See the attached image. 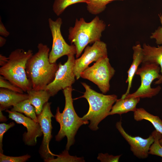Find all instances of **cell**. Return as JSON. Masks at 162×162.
Masks as SVG:
<instances>
[{
  "instance_id": "cell-1",
  "label": "cell",
  "mask_w": 162,
  "mask_h": 162,
  "mask_svg": "<svg viewBox=\"0 0 162 162\" xmlns=\"http://www.w3.org/2000/svg\"><path fill=\"white\" fill-rule=\"evenodd\" d=\"M37 47L38 51L27 61L26 72L32 89L44 90L54 80L58 64L50 62V48L47 45L40 43Z\"/></svg>"
},
{
  "instance_id": "cell-2",
  "label": "cell",
  "mask_w": 162,
  "mask_h": 162,
  "mask_svg": "<svg viewBox=\"0 0 162 162\" xmlns=\"http://www.w3.org/2000/svg\"><path fill=\"white\" fill-rule=\"evenodd\" d=\"M65 97V106L62 112L58 107L54 117L60 125V129L55 136L56 140L59 141L66 136L67 142L66 149L68 150L75 142V136L80 127L82 125L89 123L80 117L76 113L73 104L72 98V86L67 87L63 90Z\"/></svg>"
},
{
  "instance_id": "cell-3",
  "label": "cell",
  "mask_w": 162,
  "mask_h": 162,
  "mask_svg": "<svg viewBox=\"0 0 162 162\" xmlns=\"http://www.w3.org/2000/svg\"><path fill=\"white\" fill-rule=\"evenodd\" d=\"M106 27L104 22L97 16L89 22L83 18L76 19L74 26L68 29V39L76 47V58L80 57L88 44L100 40Z\"/></svg>"
},
{
  "instance_id": "cell-4",
  "label": "cell",
  "mask_w": 162,
  "mask_h": 162,
  "mask_svg": "<svg viewBox=\"0 0 162 162\" xmlns=\"http://www.w3.org/2000/svg\"><path fill=\"white\" fill-rule=\"evenodd\" d=\"M85 91L82 96L77 98H84L89 104L87 113L82 118L85 121H90L88 127L92 130L99 128L98 125L101 121L109 116L113 104L116 102L117 96L114 94L105 95L92 89L86 83L81 82Z\"/></svg>"
},
{
  "instance_id": "cell-5",
  "label": "cell",
  "mask_w": 162,
  "mask_h": 162,
  "mask_svg": "<svg viewBox=\"0 0 162 162\" xmlns=\"http://www.w3.org/2000/svg\"><path fill=\"white\" fill-rule=\"evenodd\" d=\"M33 55L32 50L17 49L12 51L7 62L0 68V74L24 92L32 89L26 72L27 61Z\"/></svg>"
},
{
  "instance_id": "cell-6",
  "label": "cell",
  "mask_w": 162,
  "mask_h": 162,
  "mask_svg": "<svg viewBox=\"0 0 162 162\" xmlns=\"http://www.w3.org/2000/svg\"><path fill=\"white\" fill-rule=\"evenodd\" d=\"M142 64L136 73V75L140 77V85L135 92L128 94L125 98H151L158 94L161 90V88L159 86L155 88L151 87L153 81L159 79L161 77L159 65L148 62L142 63Z\"/></svg>"
},
{
  "instance_id": "cell-7",
  "label": "cell",
  "mask_w": 162,
  "mask_h": 162,
  "mask_svg": "<svg viewBox=\"0 0 162 162\" xmlns=\"http://www.w3.org/2000/svg\"><path fill=\"white\" fill-rule=\"evenodd\" d=\"M115 72L107 57L100 58L87 68L81 73L80 76L96 85L103 93L106 94L110 90V81Z\"/></svg>"
},
{
  "instance_id": "cell-8",
  "label": "cell",
  "mask_w": 162,
  "mask_h": 162,
  "mask_svg": "<svg viewBox=\"0 0 162 162\" xmlns=\"http://www.w3.org/2000/svg\"><path fill=\"white\" fill-rule=\"evenodd\" d=\"M49 26L52 38V48L49 54V60L51 63L56 62L60 57L70 54H76V49L73 44H68L64 39L61 31L62 23L60 17L53 20L50 18L48 19Z\"/></svg>"
},
{
  "instance_id": "cell-9",
  "label": "cell",
  "mask_w": 162,
  "mask_h": 162,
  "mask_svg": "<svg viewBox=\"0 0 162 162\" xmlns=\"http://www.w3.org/2000/svg\"><path fill=\"white\" fill-rule=\"evenodd\" d=\"M74 54L67 56V61L63 64L60 63L53 81L46 88L51 96L56 94L61 90L72 86L75 81L74 72L75 58Z\"/></svg>"
},
{
  "instance_id": "cell-10",
  "label": "cell",
  "mask_w": 162,
  "mask_h": 162,
  "mask_svg": "<svg viewBox=\"0 0 162 162\" xmlns=\"http://www.w3.org/2000/svg\"><path fill=\"white\" fill-rule=\"evenodd\" d=\"M51 102L46 103L41 113L37 115L38 122L41 126L43 135L39 152L41 157L46 162H49L55 158L56 155L51 152L49 148L50 142L52 138L51 119L54 117L51 110Z\"/></svg>"
},
{
  "instance_id": "cell-11",
  "label": "cell",
  "mask_w": 162,
  "mask_h": 162,
  "mask_svg": "<svg viewBox=\"0 0 162 162\" xmlns=\"http://www.w3.org/2000/svg\"><path fill=\"white\" fill-rule=\"evenodd\" d=\"M107 57V45L104 42L97 41L92 46L87 45L81 56L75 60L74 72L76 79L80 77L81 73L88 67L90 63Z\"/></svg>"
},
{
  "instance_id": "cell-12",
  "label": "cell",
  "mask_w": 162,
  "mask_h": 162,
  "mask_svg": "<svg viewBox=\"0 0 162 162\" xmlns=\"http://www.w3.org/2000/svg\"><path fill=\"white\" fill-rule=\"evenodd\" d=\"M5 111L8 113L9 118L26 128L27 131L23 134L22 138L25 144L29 146L35 145L37 138L43 135L40 124L21 113L8 109Z\"/></svg>"
},
{
  "instance_id": "cell-13",
  "label": "cell",
  "mask_w": 162,
  "mask_h": 162,
  "mask_svg": "<svg viewBox=\"0 0 162 162\" xmlns=\"http://www.w3.org/2000/svg\"><path fill=\"white\" fill-rule=\"evenodd\" d=\"M116 127L130 146V150L135 156L140 159H145L148 157L150 146L154 141V136L152 133L146 139L139 136H132L125 131L121 121L116 123Z\"/></svg>"
},
{
  "instance_id": "cell-14",
  "label": "cell",
  "mask_w": 162,
  "mask_h": 162,
  "mask_svg": "<svg viewBox=\"0 0 162 162\" xmlns=\"http://www.w3.org/2000/svg\"><path fill=\"white\" fill-rule=\"evenodd\" d=\"M142 49L143 55L142 63H154L159 65L161 76L154 84H162V45L155 47L144 43Z\"/></svg>"
},
{
  "instance_id": "cell-15",
  "label": "cell",
  "mask_w": 162,
  "mask_h": 162,
  "mask_svg": "<svg viewBox=\"0 0 162 162\" xmlns=\"http://www.w3.org/2000/svg\"><path fill=\"white\" fill-rule=\"evenodd\" d=\"M132 48L133 51V61L127 71L128 77L126 81V82L128 83V88L126 92L122 95V98H124L129 94L133 78L143 60L142 49L140 44H138L134 46Z\"/></svg>"
},
{
  "instance_id": "cell-16",
  "label": "cell",
  "mask_w": 162,
  "mask_h": 162,
  "mask_svg": "<svg viewBox=\"0 0 162 162\" xmlns=\"http://www.w3.org/2000/svg\"><path fill=\"white\" fill-rule=\"evenodd\" d=\"M27 94L21 93L9 89L0 88V110L2 111L28 99Z\"/></svg>"
},
{
  "instance_id": "cell-17",
  "label": "cell",
  "mask_w": 162,
  "mask_h": 162,
  "mask_svg": "<svg viewBox=\"0 0 162 162\" xmlns=\"http://www.w3.org/2000/svg\"><path fill=\"white\" fill-rule=\"evenodd\" d=\"M139 98H121L117 99L115 104L112 106L109 115L115 114H122L130 111L134 112L136 109V106L140 101Z\"/></svg>"
},
{
  "instance_id": "cell-18",
  "label": "cell",
  "mask_w": 162,
  "mask_h": 162,
  "mask_svg": "<svg viewBox=\"0 0 162 162\" xmlns=\"http://www.w3.org/2000/svg\"><path fill=\"white\" fill-rule=\"evenodd\" d=\"M28 99L31 104L35 107L37 115L41 112L44 105L51 97L46 89L35 90L32 89L27 91Z\"/></svg>"
},
{
  "instance_id": "cell-19",
  "label": "cell",
  "mask_w": 162,
  "mask_h": 162,
  "mask_svg": "<svg viewBox=\"0 0 162 162\" xmlns=\"http://www.w3.org/2000/svg\"><path fill=\"white\" fill-rule=\"evenodd\" d=\"M134 119L137 121L145 120L150 122L155 130L162 135V121L157 116L151 114L142 108H136L134 112Z\"/></svg>"
},
{
  "instance_id": "cell-20",
  "label": "cell",
  "mask_w": 162,
  "mask_h": 162,
  "mask_svg": "<svg viewBox=\"0 0 162 162\" xmlns=\"http://www.w3.org/2000/svg\"><path fill=\"white\" fill-rule=\"evenodd\" d=\"M12 111L24 114L27 116L38 122L35 107L28 99L22 101L13 106Z\"/></svg>"
},
{
  "instance_id": "cell-21",
  "label": "cell",
  "mask_w": 162,
  "mask_h": 162,
  "mask_svg": "<svg viewBox=\"0 0 162 162\" xmlns=\"http://www.w3.org/2000/svg\"><path fill=\"white\" fill-rule=\"evenodd\" d=\"M115 0H90L89 2L87 4V10L92 14H99L105 10L107 4Z\"/></svg>"
},
{
  "instance_id": "cell-22",
  "label": "cell",
  "mask_w": 162,
  "mask_h": 162,
  "mask_svg": "<svg viewBox=\"0 0 162 162\" xmlns=\"http://www.w3.org/2000/svg\"><path fill=\"white\" fill-rule=\"evenodd\" d=\"M90 0H55L53 10L55 14L57 16L61 14L65 9L69 6L75 4L84 2L86 4Z\"/></svg>"
},
{
  "instance_id": "cell-23",
  "label": "cell",
  "mask_w": 162,
  "mask_h": 162,
  "mask_svg": "<svg viewBox=\"0 0 162 162\" xmlns=\"http://www.w3.org/2000/svg\"><path fill=\"white\" fill-rule=\"evenodd\" d=\"M152 134L154 136V141L150 146L148 153L162 157V146L159 142L160 139L162 138V135L156 130Z\"/></svg>"
},
{
  "instance_id": "cell-24",
  "label": "cell",
  "mask_w": 162,
  "mask_h": 162,
  "mask_svg": "<svg viewBox=\"0 0 162 162\" xmlns=\"http://www.w3.org/2000/svg\"><path fill=\"white\" fill-rule=\"evenodd\" d=\"M57 158L50 160L49 162H85L83 158H79L76 156L70 155L68 150L65 149L62 153L58 155H56Z\"/></svg>"
},
{
  "instance_id": "cell-25",
  "label": "cell",
  "mask_w": 162,
  "mask_h": 162,
  "mask_svg": "<svg viewBox=\"0 0 162 162\" xmlns=\"http://www.w3.org/2000/svg\"><path fill=\"white\" fill-rule=\"evenodd\" d=\"M30 158L31 156L28 154L20 156L13 157L7 156L0 153V162H25Z\"/></svg>"
},
{
  "instance_id": "cell-26",
  "label": "cell",
  "mask_w": 162,
  "mask_h": 162,
  "mask_svg": "<svg viewBox=\"0 0 162 162\" xmlns=\"http://www.w3.org/2000/svg\"><path fill=\"white\" fill-rule=\"evenodd\" d=\"M0 88L21 93H23L24 92L21 88L16 86L1 75L0 76Z\"/></svg>"
},
{
  "instance_id": "cell-27",
  "label": "cell",
  "mask_w": 162,
  "mask_h": 162,
  "mask_svg": "<svg viewBox=\"0 0 162 162\" xmlns=\"http://www.w3.org/2000/svg\"><path fill=\"white\" fill-rule=\"evenodd\" d=\"M161 26H159L155 31L151 34L150 36L151 39H154L155 43L158 45H162V15L161 14H159Z\"/></svg>"
},
{
  "instance_id": "cell-28",
  "label": "cell",
  "mask_w": 162,
  "mask_h": 162,
  "mask_svg": "<svg viewBox=\"0 0 162 162\" xmlns=\"http://www.w3.org/2000/svg\"><path fill=\"white\" fill-rule=\"evenodd\" d=\"M14 125L15 123L13 122H11L8 124L4 123L0 124V153H3L2 141L4 134Z\"/></svg>"
},
{
  "instance_id": "cell-29",
  "label": "cell",
  "mask_w": 162,
  "mask_h": 162,
  "mask_svg": "<svg viewBox=\"0 0 162 162\" xmlns=\"http://www.w3.org/2000/svg\"><path fill=\"white\" fill-rule=\"evenodd\" d=\"M122 155L113 156L110 155L108 153H99L97 157V159L101 162H118Z\"/></svg>"
},
{
  "instance_id": "cell-30",
  "label": "cell",
  "mask_w": 162,
  "mask_h": 162,
  "mask_svg": "<svg viewBox=\"0 0 162 162\" xmlns=\"http://www.w3.org/2000/svg\"><path fill=\"white\" fill-rule=\"evenodd\" d=\"M0 34L1 36L7 37L10 34L9 32L8 31L5 27L3 24L0 18Z\"/></svg>"
},
{
  "instance_id": "cell-31",
  "label": "cell",
  "mask_w": 162,
  "mask_h": 162,
  "mask_svg": "<svg viewBox=\"0 0 162 162\" xmlns=\"http://www.w3.org/2000/svg\"><path fill=\"white\" fill-rule=\"evenodd\" d=\"M8 57L4 56L2 54L0 55V65L2 66L8 61Z\"/></svg>"
},
{
  "instance_id": "cell-32",
  "label": "cell",
  "mask_w": 162,
  "mask_h": 162,
  "mask_svg": "<svg viewBox=\"0 0 162 162\" xmlns=\"http://www.w3.org/2000/svg\"><path fill=\"white\" fill-rule=\"evenodd\" d=\"M7 120V118L3 114L2 111L0 110V122H5Z\"/></svg>"
},
{
  "instance_id": "cell-33",
  "label": "cell",
  "mask_w": 162,
  "mask_h": 162,
  "mask_svg": "<svg viewBox=\"0 0 162 162\" xmlns=\"http://www.w3.org/2000/svg\"><path fill=\"white\" fill-rule=\"evenodd\" d=\"M6 40L2 36H0V46L2 47L5 44Z\"/></svg>"
},
{
  "instance_id": "cell-34",
  "label": "cell",
  "mask_w": 162,
  "mask_h": 162,
  "mask_svg": "<svg viewBox=\"0 0 162 162\" xmlns=\"http://www.w3.org/2000/svg\"><path fill=\"white\" fill-rule=\"evenodd\" d=\"M159 142L160 145L162 146V138L160 139Z\"/></svg>"
}]
</instances>
